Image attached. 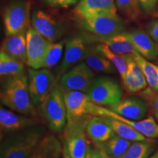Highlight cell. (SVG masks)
<instances>
[{
  "label": "cell",
  "instance_id": "1",
  "mask_svg": "<svg viewBox=\"0 0 158 158\" xmlns=\"http://www.w3.org/2000/svg\"><path fill=\"white\" fill-rule=\"evenodd\" d=\"M0 99L4 106L13 111L27 116H37L29 94L28 76L26 73L7 77L2 86Z\"/></svg>",
  "mask_w": 158,
  "mask_h": 158
},
{
  "label": "cell",
  "instance_id": "2",
  "mask_svg": "<svg viewBox=\"0 0 158 158\" xmlns=\"http://www.w3.org/2000/svg\"><path fill=\"white\" fill-rule=\"evenodd\" d=\"M45 134L42 123L10 134L2 141L0 158H28Z\"/></svg>",
  "mask_w": 158,
  "mask_h": 158
},
{
  "label": "cell",
  "instance_id": "3",
  "mask_svg": "<svg viewBox=\"0 0 158 158\" xmlns=\"http://www.w3.org/2000/svg\"><path fill=\"white\" fill-rule=\"evenodd\" d=\"M43 117L49 129L54 133H60L67 124V110L64 93L59 85H55L40 104Z\"/></svg>",
  "mask_w": 158,
  "mask_h": 158
},
{
  "label": "cell",
  "instance_id": "4",
  "mask_svg": "<svg viewBox=\"0 0 158 158\" xmlns=\"http://www.w3.org/2000/svg\"><path fill=\"white\" fill-rule=\"evenodd\" d=\"M83 30L100 39L106 38L121 33L125 29V23L116 13H104L77 21Z\"/></svg>",
  "mask_w": 158,
  "mask_h": 158
},
{
  "label": "cell",
  "instance_id": "5",
  "mask_svg": "<svg viewBox=\"0 0 158 158\" xmlns=\"http://www.w3.org/2000/svg\"><path fill=\"white\" fill-rule=\"evenodd\" d=\"M29 0H12L4 10L3 22L7 36L27 31L31 22Z\"/></svg>",
  "mask_w": 158,
  "mask_h": 158
},
{
  "label": "cell",
  "instance_id": "6",
  "mask_svg": "<svg viewBox=\"0 0 158 158\" xmlns=\"http://www.w3.org/2000/svg\"><path fill=\"white\" fill-rule=\"evenodd\" d=\"M86 95L94 104L112 106L122 100L123 90L114 78L104 76L94 79L86 92Z\"/></svg>",
  "mask_w": 158,
  "mask_h": 158
},
{
  "label": "cell",
  "instance_id": "7",
  "mask_svg": "<svg viewBox=\"0 0 158 158\" xmlns=\"http://www.w3.org/2000/svg\"><path fill=\"white\" fill-rule=\"evenodd\" d=\"M91 116L67 122L64 143L66 145L70 158H86L89 147L86 138V127Z\"/></svg>",
  "mask_w": 158,
  "mask_h": 158
},
{
  "label": "cell",
  "instance_id": "8",
  "mask_svg": "<svg viewBox=\"0 0 158 158\" xmlns=\"http://www.w3.org/2000/svg\"><path fill=\"white\" fill-rule=\"evenodd\" d=\"M28 87L33 104L40 106L56 85V76L48 68L28 70Z\"/></svg>",
  "mask_w": 158,
  "mask_h": 158
},
{
  "label": "cell",
  "instance_id": "9",
  "mask_svg": "<svg viewBox=\"0 0 158 158\" xmlns=\"http://www.w3.org/2000/svg\"><path fill=\"white\" fill-rule=\"evenodd\" d=\"M90 39L84 35H77L70 37L65 43L62 61L58 69V77H61L69 69L84 60L87 54Z\"/></svg>",
  "mask_w": 158,
  "mask_h": 158
},
{
  "label": "cell",
  "instance_id": "10",
  "mask_svg": "<svg viewBox=\"0 0 158 158\" xmlns=\"http://www.w3.org/2000/svg\"><path fill=\"white\" fill-rule=\"evenodd\" d=\"M94 80L93 70L85 62L79 63L60 77V85L66 91H79L86 93Z\"/></svg>",
  "mask_w": 158,
  "mask_h": 158
},
{
  "label": "cell",
  "instance_id": "11",
  "mask_svg": "<svg viewBox=\"0 0 158 158\" xmlns=\"http://www.w3.org/2000/svg\"><path fill=\"white\" fill-rule=\"evenodd\" d=\"M64 99L67 110V122L92 116L94 104L86 93L79 91H65Z\"/></svg>",
  "mask_w": 158,
  "mask_h": 158
},
{
  "label": "cell",
  "instance_id": "12",
  "mask_svg": "<svg viewBox=\"0 0 158 158\" xmlns=\"http://www.w3.org/2000/svg\"><path fill=\"white\" fill-rule=\"evenodd\" d=\"M93 116H108L119 120L129 124L132 127L150 139H155L158 138V124L156 122L153 116H149L141 120H131L118 115L110 108H106L101 106L94 104L92 111Z\"/></svg>",
  "mask_w": 158,
  "mask_h": 158
},
{
  "label": "cell",
  "instance_id": "13",
  "mask_svg": "<svg viewBox=\"0 0 158 158\" xmlns=\"http://www.w3.org/2000/svg\"><path fill=\"white\" fill-rule=\"evenodd\" d=\"M31 23V27L50 43L59 40L64 35L62 24L42 10L33 12Z\"/></svg>",
  "mask_w": 158,
  "mask_h": 158
},
{
  "label": "cell",
  "instance_id": "14",
  "mask_svg": "<svg viewBox=\"0 0 158 158\" xmlns=\"http://www.w3.org/2000/svg\"><path fill=\"white\" fill-rule=\"evenodd\" d=\"M27 65L33 69L42 68L44 57L50 42L30 27L26 33Z\"/></svg>",
  "mask_w": 158,
  "mask_h": 158
},
{
  "label": "cell",
  "instance_id": "15",
  "mask_svg": "<svg viewBox=\"0 0 158 158\" xmlns=\"http://www.w3.org/2000/svg\"><path fill=\"white\" fill-rule=\"evenodd\" d=\"M39 124L41 122L34 116L15 113L3 107L0 108V127L3 134L10 135Z\"/></svg>",
  "mask_w": 158,
  "mask_h": 158
},
{
  "label": "cell",
  "instance_id": "16",
  "mask_svg": "<svg viewBox=\"0 0 158 158\" xmlns=\"http://www.w3.org/2000/svg\"><path fill=\"white\" fill-rule=\"evenodd\" d=\"M115 0H79L73 10L77 21L104 13H116Z\"/></svg>",
  "mask_w": 158,
  "mask_h": 158
},
{
  "label": "cell",
  "instance_id": "17",
  "mask_svg": "<svg viewBox=\"0 0 158 158\" xmlns=\"http://www.w3.org/2000/svg\"><path fill=\"white\" fill-rule=\"evenodd\" d=\"M110 109L128 119L141 120L147 116L149 106L140 96H133L122 99L118 103L110 106Z\"/></svg>",
  "mask_w": 158,
  "mask_h": 158
},
{
  "label": "cell",
  "instance_id": "18",
  "mask_svg": "<svg viewBox=\"0 0 158 158\" xmlns=\"http://www.w3.org/2000/svg\"><path fill=\"white\" fill-rule=\"evenodd\" d=\"M127 35L135 50L147 60H155L158 57V45L149 33L142 29L127 32Z\"/></svg>",
  "mask_w": 158,
  "mask_h": 158
},
{
  "label": "cell",
  "instance_id": "19",
  "mask_svg": "<svg viewBox=\"0 0 158 158\" xmlns=\"http://www.w3.org/2000/svg\"><path fill=\"white\" fill-rule=\"evenodd\" d=\"M63 146L52 133H45L28 158H61Z\"/></svg>",
  "mask_w": 158,
  "mask_h": 158
},
{
  "label": "cell",
  "instance_id": "20",
  "mask_svg": "<svg viewBox=\"0 0 158 158\" xmlns=\"http://www.w3.org/2000/svg\"><path fill=\"white\" fill-rule=\"evenodd\" d=\"M27 31H22L18 34L7 36L4 40L1 47V51L26 64H27V37H26Z\"/></svg>",
  "mask_w": 158,
  "mask_h": 158
},
{
  "label": "cell",
  "instance_id": "21",
  "mask_svg": "<svg viewBox=\"0 0 158 158\" xmlns=\"http://www.w3.org/2000/svg\"><path fill=\"white\" fill-rule=\"evenodd\" d=\"M86 131L97 145L108 141L115 134L103 116H91L86 124Z\"/></svg>",
  "mask_w": 158,
  "mask_h": 158
},
{
  "label": "cell",
  "instance_id": "22",
  "mask_svg": "<svg viewBox=\"0 0 158 158\" xmlns=\"http://www.w3.org/2000/svg\"><path fill=\"white\" fill-rule=\"evenodd\" d=\"M84 61L91 70L98 73L112 74L115 73L116 68L111 62L96 48L91 46Z\"/></svg>",
  "mask_w": 158,
  "mask_h": 158
},
{
  "label": "cell",
  "instance_id": "23",
  "mask_svg": "<svg viewBox=\"0 0 158 158\" xmlns=\"http://www.w3.org/2000/svg\"><path fill=\"white\" fill-rule=\"evenodd\" d=\"M99 41L107 45L116 54L132 55L137 52L126 31H122L121 33L106 38L100 39Z\"/></svg>",
  "mask_w": 158,
  "mask_h": 158
},
{
  "label": "cell",
  "instance_id": "24",
  "mask_svg": "<svg viewBox=\"0 0 158 158\" xmlns=\"http://www.w3.org/2000/svg\"><path fill=\"white\" fill-rule=\"evenodd\" d=\"M103 117L110 126V127L112 128L114 133L116 135L133 142L145 141L147 139V137L138 132L129 124L116 119V118L108 117V116H103Z\"/></svg>",
  "mask_w": 158,
  "mask_h": 158
},
{
  "label": "cell",
  "instance_id": "25",
  "mask_svg": "<svg viewBox=\"0 0 158 158\" xmlns=\"http://www.w3.org/2000/svg\"><path fill=\"white\" fill-rule=\"evenodd\" d=\"M25 64L5 52H0V75L2 78L19 76L25 73Z\"/></svg>",
  "mask_w": 158,
  "mask_h": 158
},
{
  "label": "cell",
  "instance_id": "26",
  "mask_svg": "<svg viewBox=\"0 0 158 158\" xmlns=\"http://www.w3.org/2000/svg\"><path fill=\"white\" fill-rule=\"evenodd\" d=\"M156 146L157 142L150 138L134 141L120 158H149L155 151Z\"/></svg>",
  "mask_w": 158,
  "mask_h": 158
},
{
  "label": "cell",
  "instance_id": "27",
  "mask_svg": "<svg viewBox=\"0 0 158 158\" xmlns=\"http://www.w3.org/2000/svg\"><path fill=\"white\" fill-rule=\"evenodd\" d=\"M132 56L141 67L149 87L155 92H158V65L150 62L138 52L134 53Z\"/></svg>",
  "mask_w": 158,
  "mask_h": 158
},
{
  "label": "cell",
  "instance_id": "28",
  "mask_svg": "<svg viewBox=\"0 0 158 158\" xmlns=\"http://www.w3.org/2000/svg\"><path fill=\"white\" fill-rule=\"evenodd\" d=\"M133 142L114 134L108 141L98 144L97 147H101L113 158H120L126 152Z\"/></svg>",
  "mask_w": 158,
  "mask_h": 158
},
{
  "label": "cell",
  "instance_id": "29",
  "mask_svg": "<svg viewBox=\"0 0 158 158\" xmlns=\"http://www.w3.org/2000/svg\"><path fill=\"white\" fill-rule=\"evenodd\" d=\"M96 48L109 59L116 68V70L119 73L121 78H123L128 70V64L126 55L116 54L103 43L97 45Z\"/></svg>",
  "mask_w": 158,
  "mask_h": 158
},
{
  "label": "cell",
  "instance_id": "30",
  "mask_svg": "<svg viewBox=\"0 0 158 158\" xmlns=\"http://www.w3.org/2000/svg\"><path fill=\"white\" fill-rule=\"evenodd\" d=\"M116 8L130 21H138L143 15L138 0H115Z\"/></svg>",
  "mask_w": 158,
  "mask_h": 158
},
{
  "label": "cell",
  "instance_id": "31",
  "mask_svg": "<svg viewBox=\"0 0 158 158\" xmlns=\"http://www.w3.org/2000/svg\"><path fill=\"white\" fill-rule=\"evenodd\" d=\"M64 45V43L63 41L49 43L43 62L42 68H54L58 64L62 56Z\"/></svg>",
  "mask_w": 158,
  "mask_h": 158
},
{
  "label": "cell",
  "instance_id": "32",
  "mask_svg": "<svg viewBox=\"0 0 158 158\" xmlns=\"http://www.w3.org/2000/svg\"><path fill=\"white\" fill-rule=\"evenodd\" d=\"M139 96L147 102L153 116L158 121V92L148 87L141 91Z\"/></svg>",
  "mask_w": 158,
  "mask_h": 158
},
{
  "label": "cell",
  "instance_id": "33",
  "mask_svg": "<svg viewBox=\"0 0 158 158\" xmlns=\"http://www.w3.org/2000/svg\"><path fill=\"white\" fill-rule=\"evenodd\" d=\"M122 81L124 88L129 93H136L143 90L138 81L134 78V76L128 70Z\"/></svg>",
  "mask_w": 158,
  "mask_h": 158
},
{
  "label": "cell",
  "instance_id": "34",
  "mask_svg": "<svg viewBox=\"0 0 158 158\" xmlns=\"http://www.w3.org/2000/svg\"><path fill=\"white\" fill-rule=\"evenodd\" d=\"M143 14L152 15L158 5V0H138Z\"/></svg>",
  "mask_w": 158,
  "mask_h": 158
},
{
  "label": "cell",
  "instance_id": "35",
  "mask_svg": "<svg viewBox=\"0 0 158 158\" xmlns=\"http://www.w3.org/2000/svg\"><path fill=\"white\" fill-rule=\"evenodd\" d=\"M43 1L51 7L66 8L71 5H76L78 2L79 0H43Z\"/></svg>",
  "mask_w": 158,
  "mask_h": 158
},
{
  "label": "cell",
  "instance_id": "36",
  "mask_svg": "<svg viewBox=\"0 0 158 158\" xmlns=\"http://www.w3.org/2000/svg\"><path fill=\"white\" fill-rule=\"evenodd\" d=\"M147 32L154 40L158 42V19L151 21L147 27Z\"/></svg>",
  "mask_w": 158,
  "mask_h": 158
},
{
  "label": "cell",
  "instance_id": "37",
  "mask_svg": "<svg viewBox=\"0 0 158 158\" xmlns=\"http://www.w3.org/2000/svg\"><path fill=\"white\" fill-rule=\"evenodd\" d=\"M97 156L98 158H113L112 157L108 155L103 149H102L101 147H97Z\"/></svg>",
  "mask_w": 158,
  "mask_h": 158
},
{
  "label": "cell",
  "instance_id": "38",
  "mask_svg": "<svg viewBox=\"0 0 158 158\" xmlns=\"http://www.w3.org/2000/svg\"><path fill=\"white\" fill-rule=\"evenodd\" d=\"M86 158H98V156H97L96 148L91 147L89 145V149H88L87 154H86Z\"/></svg>",
  "mask_w": 158,
  "mask_h": 158
},
{
  "label": "cell",
  "instance_id": "39",
  "mask_svg": "<svg viewBox=\"0 0 158 158\" xmlns=\"http://www.w3.org/2000/svg\"><path fill=\"white\" fill-rule=\"evenodd\" d=\"M62 158H70V155H69L68 149H67L66 145L64 143L63 144V155H62Z\"/></svg>",
  "mask_w": 158,
  "mask_h": 158
},
{
  "label": "cell",
  "instance_id": "40",
  "mask_svg": "<svg viewBox=\"0 0 158 158\" xmlns=\"http://www.w3.org/2000/svg\"><path fill=\"white\" fill-rule=\"evenodd\" d=\"M149 158H158V149Z\"/></svg>",
  "mask_w": 158,
  "mask_h": 158
},
{
  "label": "cell",
  "instance_id": "41",
  "mask_svg": "<svg viewBox=\"0 0 158 158\" xmlns=\"http://www.w3.org/2000/svg\"><path fill=\"white\" fill-rule=\"evenodd\" d=\"M152 16L155 18H158V5L157 6V7H156V10H155V13H154V14L152 15Z\"/></svg>",
  "mask_w": 158,
  "mask_h": 158
},
{
  "label": "cell",
  "instance_id": "42",
  "mask_svg": "<svg viewBox=\"0 0 158 158\" xmlns=\"http://www.w3.org/2000/svg\"><path fill=\"white\" fill-rule=\"evenodd\" d=\"M157 64H158V59H157Z\"/></svg>",
  "mask_w": 158,
  "mask_h": 158
}]
</instances>
